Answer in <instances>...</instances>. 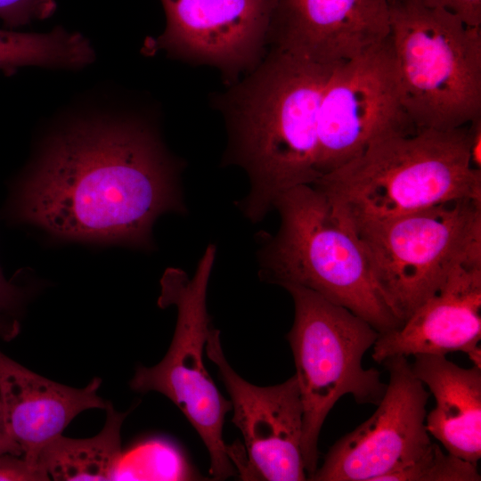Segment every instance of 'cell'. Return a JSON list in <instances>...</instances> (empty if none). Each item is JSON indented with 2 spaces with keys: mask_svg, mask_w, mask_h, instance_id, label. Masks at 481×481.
I'll return each mask as SVG.
<instances>
[{
  "mask_svg": "<svg viewBox=\"0 0 481 481\" xmlns=\"http://www.w3.org/2000/svg\"><path fill=\"white\" fill-rule=\"evenodd\" d=\"M69 112L12 181L6 220L61 240L152 249L156 220L187 212L184 162L145 111L100 105Z\"/></svg>",
  "mask_w": 481,
  "mask_h": 481,
  "instance_id": "6da1fadb",
  "label": "cell"
},
{
  "mask_svg": "<svg viewBox=\"0 0 481 481\" xmlns=\"http://www.w3.org/2000/svg\"><path fill=\"white\" fill-rule=\"evenodd\" d=\"M336 65L268 48L253 70L213 96L227 132L222 163L249 178V192L237 202L249 221H262L283 192L320 178L319 107Z\"/></svg>",
  "mask_w": 481,
  "mask_h": 481,
  "instance_id": "7a4b0ae2",
  "label": "cell"
},
{
  "mask_svg": "<svg viewBox=\"0 0 481 481\" xmlns=\"http://www.w3.org/2000/svg\"><path fill=\"white\" fill-rule=\"evenodd\" d=\"M312 185L352 225L481 200V170L470 161L467 125L385 135Z\"/></svg>",
  "mask_w": 481,
  "mask_h": 481,
  "instance_id": "3957f363",
  "label": "cell"
},
{
  "mask_svg": "<svg viewBox=\"0 0 481 481\" xmlns=\"http://www.w3.org/2000/svg\"><path fill=\"white\" fill-rule=\"evenodd\" d=\"M281 224L261 234L262 281L311 289L346 307L379 334L401 325L378 293L367 258L351 224L312 184L281 193L273 203Z\"/></svg>",
  "mask_w": 481,
  "mask_h": 481,
  "instance_id": "277c9868",
  "label": "cell"
},
{
  "mask_svg": "<svg viewBox=\"0 0 481 481\" xmlns=\"http://www.w3.org/2000/svg\"><path fill=\"white\" fill-rule=\"evenodd\" d=\"M402 103L416 129L481 117V26L417 0H388Z\"/></svg>",
  "mask_w": 481,
  "mask_h": 481,
  "instance_id": "5b68a950",
  "label": "cell"
},
{
  "mask_svg": "<svg viewBox=\"0 0 481 481\" xmlns=\"http://www.w3.org/2000/svg\"><path fill=\"white\" fill-rule=\"evenodd\" d=\"M284 289L295 308L286 338L303 404L301 452L308 478L317 469L321 429L336 403L351 395L357 404L378 405L387 384L379 371L363 366L364 354L379 336L372 325L311 289Z\"/></svg>",
  "mask_w": 481,
  "mask_h": 481,
  "instance_id": "8992f818",
  "label": "cell"
},
{
  "mask_svg": "<svg viewBox=\"0 0 481 481\" xmlns=\"http://www.w3.org/2000/svg\"><path fill=\"white\" fill-rule=\"evenodd\" d=\"M352 226L375 288L401 324L458 265L481 256V200H454Z\"/></svg>",
  "mask_w": 481,
  "mask_h": 481,
  "instance_id": "52a82bcc",
  "label": "cell"
},
{
  "mask_svg": "<svg viewBox=\"0 0 481 481\" xmlns=\"http://www.w3.org/2000/svg\"><path fill=\"white\" fill-rule=\"evenodd\" d=\"M216 247L207 246L190 278L180 268H167L160 279L158 305L175 306L176 324L164 358L152 367L138 366L130 387L140 393L159 392L183 413L204 443L210 458V475L223 480L237 475L230 445L223 439L225 414L232 410L208 375L203 354L212 325L207 294Z\"/></svg>",
  "mask_w": 481,
  "mask_h": 481,
  "instance_id": "ba28073f",
  "label": "cell"
},
{
  "mask_svg": "<svg viewBox=\"0 0 481 481\" xmlns=\"http://www.w3.org/2000/svg\"><path fill=\"white\" fill-rule=\"evenodd\" d=\"M415 130L402 103L388 36L336 65L327 80L318 116L320 177L358 157L380 137Z\"/></svg>",
  "mask_w": 481,
  "mask_h": 481,
  "instance_id": "9c48e42d",
  "label": "cell"
},
{
  "mask_svg": "<svg viewBox=\"0 0 481 481\" xmlns=\"http://www.w3.org/2000/svg\"><path fill=\"white\" fill-rule=\"evenodd\" d=\"M161 35L146 39L147 54L217 69L228 86L253 70L269 48L277 0H160Z\"/></svg>",
  "mask_w": 481,
  "mask_h": 481,
  "instance_id": "30bf717a",
  "label": "cell"
},
{
  "mask_svg": "<svg viewBox=\"0 0 481 481\" xmlns=\"http://www.w3.org/2000/svg\"><path fill=\"white\" fill-rule=\"evenodd\" d=\"M389 373L373 414L338 439L307 480L379 481L420 457L431 441L426 428L429 394L407 357L385 360Z\"/></svg>",
  "mask_w": 481,
  "mask_h": 481,
  "instance_id": "8fae6325",
  "label": "cell"
},
{
  "mask_svg": "<svg viewBox=\"0 0 481 481\" xmlns=\"http://www.w3.org/2000/svg\"><path fill=\"white\" fill-rule=\"evenodd\" d=\"M207 356L216 365L232 403V422L242 434L247 459L238 471L243 479L307 480L302 452L303 404L296 376L258 387L239 376L227 362L220 331L210 326Z\"/></svg>",
  "mask_w": 481,
  "mask_h": 481,
  "instance_id": "7c38bea8",
  "label": "cell"
},
{
  "mask_svg": "<svg viewBox=\"0 0 481 481\" xmlns=\"http://www.w3.org/2000/svg\"><path fill=\"white\" fill-rule=\"evenodd\" d=\"M388 0H277L269 48L335 65L385 41Z\"/></svg>",
  "mask_w": 481,
  "mask_h": 481,
  "instance_id": "4fadbf2b",
  "label": "cell"
},
{
  "mask_svg": "<svg viewBox=\"0 0 481 481\" xmlns=\"http://www.w3.org/2000/svg\"><path fill=\"white\" fill-rule=\"evenodd\" d=\"M481 256L458 265L443 286L372 346L378 363L395 356L464 352L481 368Z\"/></svg>",
  "mask_w": 481,
  "mask_h": 481,
  "instance_id": "5bb4252c",
  "label": "cell"
},
{
  "mask_svg": "<svg viewBox=\"0 0 481 481\" xmlns=\"http://www.w3.org/2000/svg\"><path fill=\"white\" fill-rule=\"evenodd\" d=\"M102 379L85 387L57 383L22 366L0 351V398L7 432L20 446L22 457L37 465L42 449L62 435L82 412L105 409L98 395Z\"/></svg>",
  "mask_w": 481,
  "mask_h": 481,
  "instance_id": "9a60e30c",
  "label": "cell"
},
{
  "mask_svg": "<svg viewBox=\"0 0 481 481\" xmlns=\"http://www.w3.org/2000/svg\"><path fill=\"white\" fill-rule=\"evenodd\" d=\"M414 375L433 394L436 405L426 428L450 452L477 464L481 458V368H462L443 355H416Z\"/></svg>",
  "mask_w": 481,
  "mask_h": 481,
  "instance_id": "2e32d148",
  "label": "cell"
},
{
  "mask_svg": "<svg viewBox=\"0 0 481 481\" xmlns=\"http://www.w3.org/2000/svg\"><path fill=\"white\" fill-rule=\"evenodd\" d=\"M106 421L96 436L74 439L62 435L40 452L37 465L58 481L112 480L122 460L120 430L126 412L108 401Z\"/></svg>",
  "mask_w": 481,
  "mask_h": 481,
  "instance_id": "e0dca14e",
  "label": "cell"
},
{
  "mask_svg": "<svg viewBox=\"0 0 481 481\" xmlns=\"http://www.w3.org/2000/svg\"><path fill=\"white\" fill-rule=\"evenodd\" d=\"M95 59L90 41L58 26L46 33L0 29V71L12 76L23 67L77 69Z\"/></svg>",
  "mask_w": 481,
  "mask_h": 481,
  "instance_id": "ac0fdd59",
  "label": "cell"
},
{
  "mask_svg": "<svg viewBox=\"0 0 481 481\" xmlns=\"http://www.w3.org/2000/svg\"><path fill=\"white\" fill-rule=\"evenodd\" d=\"M477 464L430 445L413 461L383 476L379 481H480Z\"/></svg>",
  "mask_w": 481,
  "mask_h": 481,
  "instance_id": "d6986e66",
  "label": "cell"
},
{
  "mask_svg": "<svg viewBox=\"0 0 481 481\" xmlns=\"http://www.w3.org/2000/svg\"><path fill=\"white\" fill-rule=\"evenodd\" d=\"M55 9L54 0H0V20L6 29H14L46 19Z\"/></svg>",
  "mask_w": 481,
  "mask_h": 481,
  "instance_id": "ffe728a7",
  "label": "cell"
},
{
  "mask_svg": "<svg viewBox=\"0 0 481 481\" xmlns=\"http://www.w3.org/2000/svg\"><path fill=\"white\" fill-rule=\"evenodd\" d=\"M49 476L22 456L0 453V481H45Z\"/></svg>",
  "mask_w": 481,
  "mask_h": 481,
  "instance_id": "44dd1931",
  "label": "cell"
},
{
  "mask_svg": "<svg viewBox=\"0 0 481 481\" xmlns=\"http://www.w3.org/2000/svg\"><path fill=\"white\" fill-rule=\"evenodd\" d=\"M30 290L14 279H7L0 267V314L17 318L23 311Z\"/></svg>",
  "mask_w": 481,
  "mask_h": 481,
  "instance_id": "7402d4cb",
  "label": "cell"
},
{
  "mask_svg": "<svg viewBox=\"0 0 481 481\" xmlns=\"http://www.w3.org/2000/svg\"><path fill=\"white\" fill-rule=\"evenodd\" d=\"M431 7L449 11L460 17L467 25L481 26V0H417Z\"/></svg>",
  "mask_w": 481,
  "mask_h": 481,
  "instance_id": "603a6c76",
  "label": "cell"
},
{
  "mask_svg": "<svg viewBox=\"0 0 481 481\" xmlns=\"http://www.w3.org/2000/svg\"><path fill=\"white\" fill-rule=\"evenodd\" d=\"M467 128L471 164L474 168L481 170V117L470 121Z\"/></svg>",
  "mask_w": 481,
  "mask_h": 481,
  "instance_id": "cb8c5ba5",
  "label": "cell"
},
{
  "mask_svg": "<svg viewBox=\"0 0 481 481\" xmlns=\"http://www.w3.org/2000/svg\"><path fill=\"white\" fill-rule=\"evenodd\" d=\"M0 453H12L18 456H22V452L20 446L9 436L2 407L0 398Z\"/></svg>",
  "mask_w": 481,
  "mask_h": 481,
  "instance_id": "d4e9b609",
  "label": "cell"
},
{
  "mask_svg": "<svg viewBox=\"0 0 481 481\" xmlns=\"http://www.w3.org/2000/svg\"><path fill=\"white\" fill-rule=\"evenodd\" d=\"M20 330V324L17 318L0 314V338L8 342L15 338Z\"/></svg>",
  "mask_w": 481,
  "mask_h": 481,
  "instance_id": "484cf974",
  "label": "cell"
}]
</instances>
